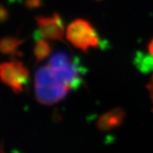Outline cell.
<instances>
[{
  "instance_id": "9c48e42d",
  "label": "cell",
  "mask_w": 153,
  "mask_h": 153,
  "mask_svg": "<svg viewBox=\"0 0 153 153\" xmlns=\"http://www.w3.org/2000/svg\"><path fill=\"white\" fill-rule=\"evenodd\" d=\"M44 0H25L24 4L25 7L29 10H33V9H37L40 8L43 5Z\"/></svg>"
},
{
  "instance_id": "6da1fadb",
  "label": "cell",
  "mask_w": 153,
  "mask_h": 153,
  "mask_svg": "<svg viewBox=\"0 0 153 153\" xmlns=\"http://www.w3.org/2000/svg\"><path fill=\"white\" fill-rule=\"evenodd\" d=\"M34 81L36 100L44 105H53L61 102L71 91V88L54 76L48 65L36 71Z\"/></svg>"
},
{
  "instance_id": "3957f363",
  "label": "cell",
  "mask_w": 153,
  "mask_h": 153,
  "mask_svg": "<svg viewBox=\"0 0 153 153\" xmlns=\"http://www.w3.org/2000/svg\"><path fill=\"white\" fill-rule=\"evenodd\" d=\"M66 38L75 48L82 52L96 49L102 44L97 30L85 19H76L70 23L67 28Z\"/></svg>"
},
{
  "instance_id": "5b68a950",
  "label": "cell",
  "mask_w": 153,
  "mask_h": 153,
  "mask_svg": "<svg viewBox=\"0 0 153 153\" xmlns=\"http://www.w3.org/2000/svg\"><path fill=\"white\" fill-rule=\"evenodd\" d=\"M36 22L38 26L37 32L43 38L63 41L65 35V23L59 13H54L51 16H37Z\"/></svg>"
},
{
  "instance_id": "30bf717a",
  "label": "cell",
  "mask_w": 153,
  "mask_h": 153,
  "mask_svg": "<svg viewBox=\"0 0 153 153\" xmlns=\"http://www.w3.org/2000/svg\"><path fill=\"white\" fill-rule=\"evenodd\" d=\"M9 19V11L8 9L0 4V24L6 22Z\"/></svg>"
},
{
  "instance_id": "7a4b0ae2",
  "label": "cell",
  "mask_w": 153,
  "mask_h": 153,
  "mask_svg": "<svg viewBox=\"0 0 153 153\" xmlns=\"http://www.w3.org/2000/svg\"><path fill=\"white\" fill-rule=\"evenodd\" d=\"M48 66L54 76L71 91L78 90L82 85V76L85 71L78 58L64 52H58L50 58Z\"/></svg>"
},
{
  "instance_id": "52a82bcc",
  "label": "cell",
  "mask_w": 153,
  "mask_h": 153,
  "mask_svg": "<svg viewBox=\"0 0 153 153\" xmlns=\"http://www.w3.org/2000/svg\"><path fill=\"white\" fill-rule=\"evenodd\" d=\"M25 42V39H21L15 36H7L0 39V53L3 55H17L19 47Z\"/></svg>"
},
{
  "instance_id": "8fae6325",
  "label": "cell",
  "mask_w": 153,
  "mask_h": 153,
  "mask_svg": "<svg viewBox=\"0 0 153 153\" xmlns=\"http://www.w3.org/2000/svg\"><path fill=\"white\" fill-rule=\"evenodd\" d=\"M97 1H100V0H97Z\"/></svg>"
},
{
  "instance_id": "277c9868",
  "label": "cell",
  "mask_w": 153,
  "mask_h": 153,
  "mask_svg": "<svg viewBox=\"0 0 153 153\" xmlns=\"http://www.w3.org/2000/svg\"><path fill=\"white\" fill-rule=\"evenodd\" d=\"M0 79L15 94H20L28 84L29 71L19 61L4 62L0 64Z\"/></svg>"
},
{
  "instance_id": "ba28073f",
  "label": "cell",
  "mask_w": 153,
  "mask_h": 153,
  "mask_svg": "<svg viewBox=\"0 0 153 153\" xmlns=\"http://www.w3.org/2000/svg\"><path fill=\"white\" fill-rule=\"evenodd\" d=\"M36 44L34 46V57L37 62L45 60L46 58L49 57L52 51V46L47 41V39L43 38L38 32H36L34 35Z\"/></svg>"
},
{
  "instance_id": "8992f818",
  "label": "cell",
  "mask_w": 153,
  "mask_h": 153,
  "mask_svg": "<svg viewBox=\"0 0 153 153\" xmlns=\"http://www.w3.org/2000/svg\"><path fill=\"white\" fill-rule=\"evenodd\" d=\"M124 111L120 108H114L105 112L97 121V127L100 131H108L114 129L123 120Z\"/></svg>"
}]
</instances>
